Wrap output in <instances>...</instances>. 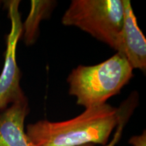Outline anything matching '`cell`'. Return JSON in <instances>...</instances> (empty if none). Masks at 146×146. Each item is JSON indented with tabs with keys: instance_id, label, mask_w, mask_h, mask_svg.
Listing matches in <instances>:
<instances>
[{
	"instance_id": "cell-1",
	"label": "cell",
	"mask_w": 146,
	"mask_h": 146,
	"mask_svg": "<svg viewBox=\"0 0 146 146\" xmlns=\"http://www.w3.org/2000/svg\"><path fill=\"white\" fill-rule=\"evenodd\" d=\"M118 122V109L105 104L86 108L71 119L42 120L30 124L26 133L36 146H80L107 144Z\"/></svg>"
},
{
	"instance_id": "cell-2",
	"label": "cell",
	"mask_w": 146,
	"mask_h": 146,
	"mask_svg": "<svg viewBox=\"0 0 146 146\" xmlns=\"http://www.w3.org/2000/svg\"><path fill=\"white\" fill-rule=\"evenodd\" d=\"M133 71L119 53L96 65H80L72 69L67 78L69 94L85 109L105 104L129 83L133 77Z\"/></svg>"
},
{
	"instance_id": "cell-9",
	"label": "cell",
	"mask_w": 146,
	"mask_h": 146,
	"mask_svg": "<svg viewBox=\"0 0 146 146\" xmlns=\"http://www.w3.org/2000/svg\"><path fill=\"white\" fill-rule=\"evenodd\" d=\"M129 143L133 146H146L145 131H144L140 135L132 137L129 140Z\"/></svg>"
},
{
	"instance_id": "cell-8",
	"label": "cell",
	"mask_w": 146,
	"mask_h": 146,
	"mask_svg": "<svg viewBox=\"0 0 146 146\" xmlns=\"http://www.w3.org/2000/svg\"><path fill=\"white\" fill-rule=\"evenodd\" d=\"M138 102V96L137 94H131L128 99L124 102L122 105L118 108V122L116 126V132L113 137L112 141L108 144H106L102 146H115L119 141L124 127L129 120V118L135 108ZM80 146H96L94 144H86Z\"/></svg>"
},
{
	"instance_id": "cell-3",
	"label": "cell",
	"mask_w": 146,
	"mask_h": 146,
	"mask_svg": "<svg viewBox=\"0 0 146 146\" xmlns=\"http://www.w3.org/2000/svg\"><path fill=\"white\" fill-rule=\"evenodd\" d=\"M122 0H73L62 18L116 50L123 23Z\"/></svg>"
},
{
	"instance_id": "cell-4",
	"label": "cell",
	"mask_w": 146,
	"mask_h": 146,
	"mask_svg": "<svg viewBox=\"0 0 146 146\" xmlns=\"http://www.w3.org/2000/svg\"><path fill=\"white\" fill-rule=\"evenodd\" d=\"M20 3L18 0L6 3L10 30L7 36L4 62L0 74V112L26 97L21 86V72L16 60V48L22 34Z\"/></svg>"
},
{
	"instance_id": "cell-7",
	"label": "cell",
	"mask_w": 146,
	"mask_h": 146,
	"mask_svg": "<svg viewBox=\"0 0 146 146\" xmlns=\"http://www.w3.org/2000/svg\"><path fill=\"white\" fill-rule=\"evenodd\" d=\"M56 2L51 0H32L29 15L22 23L21 37L27 46L33 45L39 33V25L52 14Z\"/></svg>"
},
{
	"instance_id": "cell-6",
	"label": "cell",
	"mask_w": 146,
	"mask_h": 146,
	"mask_svg": "<svg viewBox=\"0 0 146 146\" xmlns=\"http://www.w3.org/2000/svg\"><path fill=\"white\" fill-rule=\"evenodd\" d=\"M29 112L27 97L0 112V146H36L25 131Z\"/></svg>"
},
{
	"instance_id": "cell-5",
	"label": "cell",
	"mask_w": 146,
	"mask_h": 146,
	"mask_svg": "<svg viewBox=\"0 0 146 146\" xmlns=\"http://www.w3.org/2000/svg\"><path fill=\"white\" fill-rule=\"evenodd\" d=\"M123 23L118 38L116 53L125 57L133 69H146V39L138 26L137 18L129 0H122Z\"/></svg>"
}]
</instances>
